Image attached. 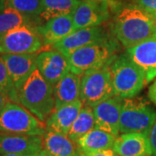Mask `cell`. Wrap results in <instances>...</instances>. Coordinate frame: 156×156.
<instances>
[{"label": "cell", "instance_id": "6da1fadb", "mask_svg": "<svg viewBox=\"0 0 156 156\" xmlns=\"http://www.w3.org/2000/svg\"><path fill=\"white\" fill-rule=\"evenodd\" d=\"M114 9L113 34L124 49L156 39V25L145 11L134 4L116 5Z\"/></svg>", "mask_w": 156, "mask_h": 156}, {"label": "cell", "instance_id": "7a4b0ae2", "mask_svg": "<svg viewBox=\"0 0 156 156\" xmlns=\"http://www.w3.org/2000/svg\"><path fill=\"white\" fill-rule=\"evenodd\" d=\"M18 100L22 106L45 122L55 108L53 85L37 69L18 89Z\"/></svg>", "mask_w": 156, "mask_h": 156}, {"label": "cell", "instance_id": "3957f363", "mask_svg": "<svg viewBox=\"0 0 156 156\" xmlns=\"http://www.w3.org/2000/svg\"><path fill=\"white\" fill-rule=\"evenodd\" d=\"M117 43L110 38L97 41L73 51L68 56L70 71L79 76L110 64L115 58Z\"/></svg>", "mask_w": 156, "mask_h": 156}, {"label": "cell", "instance_id": "277c9868", "mask_svg": "<svg viewBox=\"0 0 156 156\" xmlns=\"http://www.w3.org/2000/svg\"><path fill=\"white\" fill-rule=\"evenodd\" d=\"M114 94L122 99L134 97L144 88V72L132 61L127 53L117 55L110 63Z\"/></svg>", "mask_w": 156, "mask_h": 156}, {"label": "cell", "instance_id": "5b68a950", "mask_svg": "<svg viewBox=\"0 0 156 156\" xmlns=\"http://www.w3.org/2000/svg\"><path fill=\"white\" fill-rule=\"evenodd\" d=\"M156 119V112L143 97L122 99L120 134L141 133L148 135Z\"/></svg>", "mask_w": 156, "mask_h": 156}, {"label": "cell", "instance_id": "8992f818", "mask_svg": "<svg viewBox=\"0 0 156 156\" xmlns=\"http://www.w3.org/2000/svg\"><path fill=\"white\" fill-rule=\"evenodd\" d=\"M0 132L44 136L46 126L21 104L10 101L0 112Z\"/></svg>", "mask_w": 156, "mask_h": 156}, {"label": "cell", "instance_id": "52a82bcc", "mask_svg": "<svg viewBox=\"0 0 156 156\" xmlns=\"http://www.w3.org/2000/svg\"><path fill=\"white\" fill-rule=\"evenodd\" d=\"M114 95L110 64L86 73L81 77L80 100L83 105L93 108Z\"/></svg>", "mask_w": 156, "mask_h": 156}, {"label": "cell", "instance_id": "ba28073f", "mask_svg": "<svg viewBox=\"0 0 156 156\" xmlns=\"http://www.w3.org/2000/svg\"><path fill=\"white\" fill-rule=\"evenodd\" d=\"M43 48L37 26L24 25L0 33V55L32 54Z\"/></svg>", "mask_w": 156, "mask_h": 156}, {"label": "cell", "instance_id": "9c48e42d", "mask_svg": "<svg viewBox=\"0 0 156 156\" xmlns=\"http://www.w3.org/2000/svg\"><path fill=\"white\" fill-rule=\"evenodd\" d=\"M110 37L108 30L102 25L86 27L75 30L64 38L51 45L49 49L57 50L68 57L73 51L83 46Z\"/></svg>", "mask_w": 156, "mask_h": 156}, {"label": "cell", "instance_id": "30bf717a", "mask_svg": "<svg viewBox=\"0 0 156 156\" xmlns=\"http://www.w3.org/2000/svg\"><path fill=\"white\" fill-rule=\"evenodd\" d=\"M109 2L97 0H80L72 13L76 30L101 25L111 17Z\"/></svg>", "mask_w": 156, "mask_h": 156}, {"label": "cell", "instance_id": "8fae6325", "mask_svg": "<svg viewBox=\"0 0 156 156\" xmlns=\"http://www.w3.org/2000/svg\"><path fill=\"white\" fill-rule=\"evenodd\" d=\"M37 69L51 85L55 84L70 71L66 56L56 50H44L37 56Z\"/></svg>", "mask_w": 156, "mask_h": 156}, {"label": "cell", "instance_id": "7c38bea8", "mask_svg": "<svg viewBox=\"0 0 156 156\" xmlns=\"http://www.w3.org/2000/svg\"><path fill=\"white\" fill-rule=\"evenodd\" d=\"M122 99L114 95L93 107L95 128L118 136L120 134V116Z\"/></svg>", "mask_w": 156, "mask_h": 156}, {"label": "cell", "instance_id": "4fadbf2b", "mask_svg": "<svg viewBox=\"0 0 156 156\" xmlns=\"http://www.w3.org/2000/svg\"><path fill=\"white\" fill-rule=\"evenodd\" d=\"M44 149V136L0 132V154H34Z\"/></svg>", "mask_w": 156, "mask_h": 156}, {"label": "cell", "instance_id": "5bb4252c", "mask_svg": "<svg viewBox=\"0 0 156 156\" xmlns=\"http://www.w3.org/2000/svg\"><path fill=\"white\" fill-rule=\"evenodd\" d=\"M37 53L1 55L17 91L37 69Z\"/></svg>", "mask_w": 156, "mask_h": 156}, {"label": "cell", "instance_id": "9a60e30c", "mask_svg": "<svg viewBox=\"0 0 156 156\" xmlns=\"http://www.w3.org/2000/svg\"><path fill=\"white\" fill-rule=\"evenodd\" d=\"M126 53L144 72L147 84L156 78V39L127 49Z\"/></svg>", "mask_w": 156, "mask_h": 156}, {"label": "cell", "instance_id": "2e32d148", "mask_svg": "<svg viewBox=\"0 0 156 156\" xmlns=\"http://www.w3.org/2000/svg\"><path fill=\"white\" fill-rule=\"evenodd\" d=\"M75 30L72 14L50 18L37 26L45 50L67 37Z\"/></svg>", "mask_w": 156, "mask_h": 156}, {"label": "cell", "instance_id": "e0dca14e", "mask_svg": "<svg viewBox=\"0 0 156 156\" xmlns=\"http://www.w3.org/2000/svg\"><path fill=\"white\" fill-rule=\"evenodd\" d=\"M113 149L119 156H152L148 135L141 133H126L118 135Z\"/></svg>", "mask_w": 156, "mask_h": 156}, {"label": "cell", "instance_id": "ac0fdd59", "mask_svg": "<svg viewBox=\"0 0 156 156\" xmlns=\"http://www.w3.org/2000/svg\"><path fill=\"white\" fill-rule=\"evenodd\" d=\"M83 107V101L78 99L60 108H54L45 122L46 129H52L68 135L69 129Z\"/></svg>", "mask_w": 156, "mask_h": 156}, {"label": "cell", "instance_id": "d6986e66", "mask_svg": "<svg viewBox=\"0 0 156 156\" xmlns=\"http://www.w3.org/2000/svg\"><path fill=\"white\" fill-rule=\"evenodd\" d=\"M44 148L51 156H81L77 143L67 134L46 129L44 135Z\"/></svg>", "mask_w": 156, "mask_h": 156}, {"label": "cell", "instance_id": "ffe728a7", "mask_svg": "<svg viewBox=\"0 0 156 156\" xmlns=\"http://www.w3.org/2000/svg\"><path fill=\"white\" fill-rule=\"evenodd\" d=\"M80 91L81 76L69 71L53 86L55 108L80 99Z\"/></svg>", "mask_w": 156, "mask_h": 156}, {"label": "cell", "instance_id": "44dd1931", "mask_svg": "<svg viewBox=\"0 0 156 156\" xmlns=\"http://www.w3.org/2000/svg\"><path fill=\"white\" fill-rule=\"evenodd\" d=\"M44 23L40 17H31L9 7L0 8V33L24 25L38 26Z\"/></svg>", "mask_w": 156, "mask_h": 156}, {"label": "cell", "instance_id": "7402d4cb", "mask_svg": "<svg viewBox=\"0 0 156 156\" xmlns=\"http://www.w3.org/2000/svg\"><path fill=\"white\" fill-rule=\"evenodd\" d=\"M116 136L100 128H94L76 141L81 152L113 148Z\"/></svg>", "mask_w": 156, "mask_h": 156}, {"label": "cell", "instance_id": "603a6c76", "mask_svg": "<svg viewBox=\"0 0 156 156\" xmlns=\"http://www.w3.org/2000/svg\"><path fill=\"white\" fill-rule=\"evenodd\" d=\"M95 115L93 108L83 105L69 129L68 136L76 142L82 136L95 128Z\"/></svg>", "mask_w": 156, "mask_h": 156}, {"label": "cell", "instance_id": "cb8c5ba5", "mask_svg": "<svg viewBox=\"0 0 156 156\" xmlns=\"http://www.w3.org/2000/svg\"><path fill=\"white\" fill-rule=\"evenodd\" d=\"M80 0H43V11L40 17L45 22L53 17L70 15Z\"/></svg>", "mask_w": 156, "mask_h": 156}, {"label": "cell", "instance_id": "d4e9b609", "mask_svg": "<svg viewBox=\"0 0 156 156\" xmlns=\"http://www.w3.org/2000/svg\"><path fill=\"white\" fill-rule=\"evenodd\" d=\"M1 6L9 7L31 17H40L43 0H1Z\"/></svg>", "mask_w": 156, "mask_h": 156}, {"label": "cell", "instance_id": "484cf974", "mask_svg": "<svg viewBox=\"0 0 156 156\" xmlns=\"http://www.w3.org/2000/svg\"><path fill=\"white\" fill-rule=\"evenodd\" d=\"M0 92L6 95L11 101L19 103L18 91L11 78V76L8 72V69L3 61L1 55H0Z\"/></svg>", "mask_w": 156, "mask_h": 156}, {"label": "cell", "instance_id": "4316f807", "mask_svg": "<svg viewBox=\"0 0 156 156\" xmlns=\"http://www.w3.org/2000/svg\"><path fill=\"white\" fill-rule=\"evenodd\" d=\"M133 4L145 11H156V0H133Z\"/></svg>", "mask_w": 156, "mask_h": 156}, {"label": "cell", "instance_id": "83f0119b", "mask_svg": "<svg viewBox=\"0 0 156 156\" xmlns=\"http://www.w3.org/2000/svg\"><path fill=\"white\" fill-rule=\"evenodd\" d=\"M81 156H119L113 148L103 150L91 151V152H81Z\"/></svg>", "mask_w": 156, "mask_h": 156}, {"label": "cell", "instance_id": "f1b7e54d", "mask_svg": "<svg viewBox=\"0 0 156 156\" xmlns=\"http://www.w3.org/2000/svg\"><path fill=\"white\" fill-rule=\"evenodd\" d=\"M148 139L152 149V156H156V119L148 134Z\"/></svg>", "mask_w": 156, "mask_h": 156}, {"label": "cell", "instance_id": "f546056e", "mask_svg": "<svg viewBox=\"0 0 156 156\" xmlns=\"http://www.w3.org/2000/svg\"><path fill=\"white\" fill-rule=\"evenodd\" d=\"M147 95H148L149 100L156 105V80L154 82V83L149 87Z\"/></svg>", "mask_w": 156, "mask_h": 156}, {"label": "cell", "instance_id": "4dcf8cb0", "mask_svg": "<svg viewBox=\"0 0 156 156\" xmlns=\"http://www.w3.org/2000/svg\"><path fill=\"white\" fill-rule=\"evenodd\" d=\"M10 101L9 98L5 95L3 93L0 92V112L4 109V108L6 106V104Z\"/></svg>", "mask_w": 156, "mask_h": 156}, {"label": "cell", "instance_id": "1f68e13d", "mask_svg": "<svg viewBox=\"0 0 156 156\" xmlns=\"http://www.w3.org/2000/svg\"><path fill=\"white\" fill-rule=\"evenodd\" d=\"M39 153H34V154H3L0 156H38Z\"/></svg>", "mask_w": 156, "mask_h": 156}, {"label": "cell", "instance_id": "d6a6232c", "mask_svg": "<svg viewBox=\"0 0 156 156\" xmlns=\"http://www.w3.org/2000/svg\"><path fill=\"white\" fill-rule=\"evenodd\" d=\"M146 12L150 16V17L152 18V20L154 21V24L156 25V11H146Z\"/></svg>", "mask_w": 156, "mask_h": 156}, {"label": "cell", "instance_id": "836d02e7", "mask_svg": "<svg viewBox=\"0 0 156 156\" xmlns=\"http://www.w3.org/2000/svg\"><path fill=\"white\" fill-rule=\"evenodd\" d=\"M38 156H51V155H50V154H49V153H48V152L44 148L43 150L40 152V154H39Z\"/></svg>", "mask_w": 156, "mask_h": 156}, {"label": "cell", "instance_id": "e575fe53", "mask_svg": "<svg viewBox=\"0 0 156 156\" xmlns=\"http://www.w3.org/2000/svg\"><path fill=\"white\" fill-rule=\"evenodd\" d=\"M97 1H102V2H113L115 0H97Z\"/></svg>", "mask_w": 156, "mask_h": 156}, {"label": "cell", "instance_id": "d590c367", "mask_svg": "<svg viewBox=\"0 0 156 156\" xmlns=\"http://www.w3.org/2000/svg\"><path fill=\"white\" fill-rule=\"evenodd\" d=\"M0 8H1V0H0Z\"/></svg>", "mask_w": 156, "mask_h": 156}]
</instances>
